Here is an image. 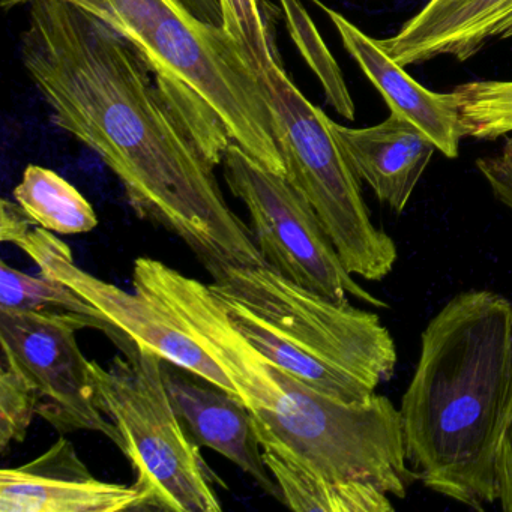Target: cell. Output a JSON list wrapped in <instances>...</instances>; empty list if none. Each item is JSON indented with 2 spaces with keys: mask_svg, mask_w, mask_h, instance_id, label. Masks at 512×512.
<instances>
[{
  "mask_svg": "<svg viewBox=\"0 0 512 512\" xmlns=\"http://www.w3.org/2000/svg\"><path fill=\"white\" fill-rule=\"evenodd\" d=\"M20 55L55 124L100 155L140 218L181 239L208 271L266 265L215 167L118 32L77 5L41 0Z\"/></svg>",
  "mask_w": 512,
  "mask_h": 512,
  "instance_id": "6da1fadb",
  "label": "cell"
},
{
  "mask_svg": "<svg viewBox=\"0 0 512 512\" xmlns=\"http://www.w3.org/2000/svg\"><path fill=\"white\" fill-rule=\"evenodd\" d=\"M133 284L226 371L250 410L262 449L326 478L376 485L397 499L419 481L407 460L400 407L386 395L374 392L350 404L314 391L242 335L209 284L160 260L139 257Z\"/></svg>",
  "mask_w": 512,
  "mask_h": 512,
  "instance_id": "7a4b0ae2",
  "label": "cell"
},
{
  "mask_svg": "<svg viewBox=\"0 0 512 512\" xmlns=\"http://www.w3.org/2000/svg\"><path fill=\"white\" fill-rule=\"evenodd\" d=\"M400 413L424 487L473 509L496 503L512 418V301L485 289L452 296L422 331Z\"/></svg>",
  "mask_w": 512,
  "mask_h": 512,
  "instance_id": "3957f363",
  "label": "cell"
},
{
  "mask_svg": "<svg viewBox=\"0 0 512 512\" xmlns=\"http://www.w3.org/2000/svg\"><path fill=\"white\" fill-rule=\"evenodd\" d=\"M77 7L133 47L212 166H221L236 143L286 176L262 83L223 26L200 19L181 0H82Z\"/></svg>",
  "mask_w": 512,
  "mask_h": 512,
  "instance_id": "277c9868",
  "label": "cell"
},
{
  "mask_svg": "<svg viewBox=\"0 0 512 512\" xmlns=\"http://www.w3.org/2000/svg\"><path fill=\"white\" fill-rule=\"evenodd\" d=\"M119 350L106 367L91 361L95 401L121 433L145 509L220 512L215 475L167 394L164 359L136 341Z\"/></svg>",
  "mask_w": 512,
  "mask_h": 512,
  "instance_id": "5b68a950",
  "label": "cell"
},
{
  "mask_svg": "<svg viewBox=\"0 0 512 512\" xmlns=\"http://www.w3.org/2000/svg\"><path fill=\"white\" fill-rule=\"evenodd\" d=\"M259 79L286 178L313 206L347 271L362 280H385L397 263V245L371 220L361 181L344 158L331 119L296 88L280 58Z\"/></svg>",
  "mask_w": 512,
  "mask_h": 512,
  "instance_id": "8992f818",
  "label": "cell"
},
{
  "mask_svg": "<svg viewBox=\"0 0 512 512\" xmlns=\"http://www.w3.org/2000/svg\"><path fill=\"white\" fill-rule=\"evenodd\" d=\"M208 272L212 277L209 287L218 298L265 320L298 349L359 377L374 389L394 374L397 346L376 313L335 304L266 265H223Z\"/></svg>",
  "mask_w": 512,
  "mask_h": 512,
  "instance_id": "52a82bcc",
  "label": "cell"
},
{
  "mask_svg": "<svg viewBox=\"0 0 512 512\" xmlns=\"http://www.w3.org/2000/svg\"><path fill=\"white\" fill-rule=\"evenodd\" d=\"M221 166L227 187L247 208L266 266L335 304L349 305L353 296L388 310L385 301L371 295L347 271L313 206L286 176L266 169L236 143L224 152Z\"/></svg>",
  "mask_w": 512,
  "mask_h": 512,
  "instance_id": "ba28073f",
  "label": "cell"
},
{
  "mask_svg": "<svg viewBox=\"0 0 512 512\" xmlns=\"http://www.w3.org/2000/svg\"><path fill=\"white\" fill-rule=\"evenodd\" d=\"M86 328L104 332L118 349L133 341L104 323L77 314L0 310L2 361L17 368L35 386L40 395L38 415L55 430L95 431L122 451L121 433L104 418L95 401L91 361L77 344V331Z\"/></svg>",
  "mask_w": 512,
  "mask_h": 512,
  "instance_id": "9c48e42d",
  "label": "cell"
},
{
  "mask_svg": "<svg viewBox=\"0 0 512 512\" xmlns=\"http://www.w3.org/2000/svg\"><path fill=\"white\" fill-rule=\"evenodd\" d=\"M0 239L22 248L37 263L40 274L73 287L139 346L238 395L226 371L172 314L143 293L127 292L83 271L74 262L70 247L49 230L35 226L17 202L4 199L0 203Z\"/></svg>",
  "mask_w": 512,
  "mask_h": 512,
  "instance_id": "30bf717a",
  "label": "cell"
},
{
  "mask_svg": "<svg viewBox=\"0 0 512 512\" xmlns=\"http://www.w3.org/2000/svg\"><path fill=\"white\" fill-rule=\"evenodd\" d=\"M145 509L133 485L92 475L70 440L61 437L40 457L0 472V512H121Z\"/></svg>",
  "mask_w": 512,
  "mask_h": 512,
  "instance_id": "8fae6325",
  "label": "cell"
},
{
  "mask_svg": "<svg viewBox=\"0 0 512 512\" xmlns=\"http://www.w3.org/2000/svg\"><path fill=\"white\" fill-rule=\"evenodd\" d=\"M184 371L163 362L167 394L187 436L200 448L214 449L232 461L266 494L283 502L280 487L263 460L253 418L244 401L212 383L194 382Z\"/></svg>",
  "mask_w": 512,
  "mask_h": 512,
  "instance_id": "7c38bea8",
  "label": "cell"
},
{
  "mask_svg": "<svg viewBox=\"0 0 512 512\" xmlns=\"http://www.w3.org/2000/svg\"><path fill=\"white\" fill-rule=\"evenodd\" d=\"M320 8L328 14L344 49L380 92L391 113L412 122L446 158H457L464 130L454 92L428 91L383 50L377 38L362 32L343 14L325 5Z\"/></svg>",
  "mask_w": 512,
  "mask_h": 512,
  "instance_id": "4fadbf2b",
  "label": "cell"
},
{
  "mask_svg": "<svg viewBox=\"0 0 512 512\" xmlns=\"http://www.w3.org/2000/svg\"><path fill=\"white\" fill-rule=\"evenodd\" d=\"M331 128L359 181L395 214L404 212L433 158L434 143L395 113L374 127L349 128L331 121Z\"/></svg>",
  "mask_w": 512,
  "mask_h": 512,
  "instance_id": "5bb4252c",
  "label": "cell"
},
{
  "mask_svg": "<svg viewBox=\"0 0 512 512\" xmlns=\"http://www.w3.org/2000/svg\"><path fill=\"white\" fill-rule=\"evenodd\" d=\"M512 38V0H458L433 14L416 13L379 41L401 67L439 56L469 61L493 40Z\"/></svg>",
  "mask_w": 512,
  "mask_h": 512,
  "instance_id": "9a60e30c",
  "label": "cell"
},
{
  "mask_svg": "<svg viewBox=\"0 0 512 512\" xmlns=\"http://www.w3.org/2000/svg\"><path fill=\"white\" fill-rule=\"evenodd\" d=\"M218 299L226 308L236 328L260 353L314 391L350 404L362 403L376 392L373 386L359 377L293 346L265 320L254 316L241 305Z\"/></svg>",
  "mask_w": 512,
  "mask_h": 512,
  "instance_id": "2e32d148",
  "label": "cell"
},
{
  "mask_svg": "<svg viewBox=\"0 0 512 512\" xmlns=\"http://www.w3.org/2000/svg\"><path fill=\"white\" fill-rule=\"evenodd\" d=\"M263 460L277 481L283 502L298 512H391V496L376 485L361 481L331 479L310 472L271 451Z\"/></svg>",
  "mask_w": 512,
  "mask_h": 512,
  "instance_id": "e0dca14e",
  "label": "cell"
},
{
  "mask_svg": "<svg viewBox=\"0 0 512 512\" xmlns=\"http://www.w3.org/2000/svg\"><path fill=\"white\" fill-rule=\"evenodd\" d=\"M14 199L35 226L49 232L79 235L98 226L97 212L85 196L58 173L37 164L26 167Z\"/></svg>",
  "mask_w": 512,
  "mask_h": 512,
  "instance_id": "ac0fdd59",
  "label": "cell"
},
{
  "mask_svg": "<svg viewBox=\"0 0 512 512\" xmlns=\"http://www.w3.org/2000/svg\"><path fill=\"white\" fill-rule=\"evenodd\" d=\"M0 310L77 314L104 323L116 334L127 335L68 284L43 274L34 277L5 262L0 263Z\"/></svg>",
  "mask_w": 512,
  "mask_h": 512,
  "instance_id": "d6986e66",
  "label": "cell"
},
{
  "mask_svg": "<svg viewBox=\"0 0 512 512\" xmlns=\"http://www.w3.org/2000/svg\"><path fill=\"white\" fill-rule=\"evenodd\" d=\"M313 2L319 7V0H313ZM278 4L292 41L298 47L308 67L319 79L325 91L326 100L338 115L343 116L347 121H353L355 103L344 82L341 68L338 67L337 61L322 40V35L317 31L304 4L301 0H278Z\"/></svg>",
  "mask_w": 512,
  "mask_h": 512,
  "instance_id": "ffe728a7",
  "label": "cell"
},
{
  "mask_svg": "<svg viewBox=\"0 0 512 512\" xmlns=\"http://www.w3.org/2000/svg\"><path fill=\"white\" fill-rule=\"evenodd\" d=\"M218 5L221 26L259 76L278 59L263 0H218Z\"/></svg>",
  "mask_w": 512,
  "mask_h": 512,
  "instance_id": "44dd1931",
  "label": "cell"
},
{
  "mask_svg": "<svg viewBox=\"0 0 512 512\" xmlns=\"http://www.w3.org/2000/svg\"><path fill=\"white\" fill-rule=\"evenodd\" d=\"M40 409L35 386L8 362L0 367V451L22 443Z\"/></svg>",
  "mask_w": 512,
  "mask_h": 512,
  "instance_id": "7402d4cb",
  "label": "cell"
},
{
  "mask_svg": "<svg viewBox=\"0 0 512 512\" xmlns=\"http://www.w3.org/2000/svg\"><path fill=\"white\" fill-rule=\"evenodd\" d=\"M481 175L493 193L494 199L512 212V139L485 160Z\"/></svg>",
  "mask_w": 512,
  "mask_h": 512,
  "instance_id": "603a6c76",
  "label": "cell"
},
{
  "mask_svg": "<svg viewBox=\"0 0 512 512\" xmlns=\"http://www.w3.org/2000/svg\"><path fill=\"white\" fill-rule=\"evenodd\" d=\"M497 502L502 511L512 512V418L497 458Z\"/></svg>",
  "mask_w": 512,
  "mask_h": 512,
  "instance_id": "cb8c5ba5",
  "label": "cell"
},
{
  "mask_svg": "<svg viewBox=\"0 0 512 512\" xmlns=\"http://www.w3.org/2000/svg\"><path fill=\"white\" fill-rule=\"evenodd\" d=\"M181 2L191 13L196 14L200 19L221 26V13L218 0H181Z\"/></svg>",
  "mask_w": 512,
  "mask_h": 512,
  "instance_id": "d4e9b609",
  "label": "cell"
},
{
  "mask_svg": "<svg viewBox=\"0 0 512 512\" xmlns=\"http://www.w3.org/2000/svg\"><path fill=\"white\" fill-rule=\"evenodd\" d=\"M37 2H41V0H0V4H2V8L5 11L13 10V8L20 7V5H34ZM64 2H68V4L79 5L82 0H64Z\"/></svg>",
  "mask_w": 512,
  "mask_h": 512,
  "instance_id": "484cf974",
  "label": "cell"
}]
</instances>
